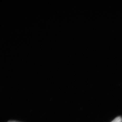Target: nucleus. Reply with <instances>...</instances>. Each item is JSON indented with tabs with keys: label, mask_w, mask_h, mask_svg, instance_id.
<instances>
[{
	"label": "nucleus",
	"mask_w": 122,
	"mask_h": 122,
	"mask_svg": "<svg viewBox=\"0 0 122 122\" xmlns=\"http://www.w3.org/2000/svg\"><path fill=\"white\" fill-rule=\"evenodd\" d=\"M122 118L120 117H117L112 120L111 122H122Z\"/></svg>",
	"instance_id": "obj_1"
},
{
	"label": "nucleus",
	"mask_w": 122,
	"mask_h": 122,
	"mask_svg": "<svg viewBox=\"0 0 122 122\" xmlns=\"http://www.w3.org/2000/svg\"><path fill=\"white\" fill-rule=\"evenodd\" d=\"M8 122H17L15 121H9Z\"/></svg>",
	"instance_id": "obj_2"
}]
</instances>
